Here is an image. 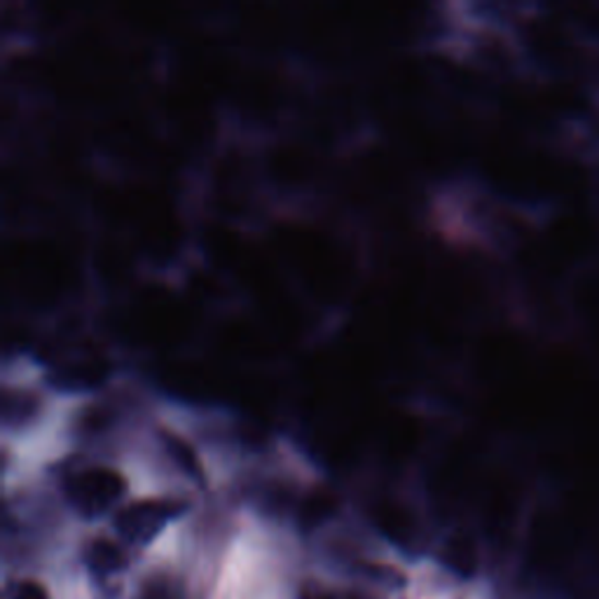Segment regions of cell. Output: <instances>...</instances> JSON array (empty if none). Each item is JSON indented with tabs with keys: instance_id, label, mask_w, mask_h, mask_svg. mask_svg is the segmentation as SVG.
<instances>
[{
	"instance_id": "obj_8",
	"label": "cell",
	"mask_w": 599,
	"mask_h": 599,
	"mask_svg": "<svg viewBox=\"0 0 599 599\" xmlns=\"http://www.w3.org/2000/svg\"><path fill=\"white\" fill-rule=\"evenodd\" d=\"M87 562H89L92 570L108 574V572H118L120 570V566L124 564V555H122V550L112 541L96 539L87 548Z\"/></svg>"
},
{
	"instance_id": "obj_1",
	"label": "cell",
	"mask_w": 599,
	"mask_h": 599,
	"mask_svg": "<svg viewBox=\"0 0 599 599\" xmlns=\"http://www.w3.org/2000/svg\"><path fill=\"white\" fill-rule=\"evenodd\" d=\"M127 480L112 466H87L67 480V496L83 515H101L124 496Z\"/></svg>"
},
{
	"instance_id": "obj_5",
	"label": "cell",
	"mask_w": 599,
	"mask_h": 599,
	"mask_svg": "<svg viewBox=\"0 0 599 599\" xmlns=\"http://www.w3.org/2000/svg\"><path fill=\"white\" fill-rule=\"evenodd\" d=\"M443 562L459 576H474L478 570V548L468 534L459 531L443 546Z\"/></svg>"
},
{
	"instance_id": "obj_2",
	"label": "cell",
	"mask_w": 599,
	"mask_h": 599,
	"mask_svg": "<svg viewBox=\"0 0 599 599\" xmlns=\"http://www.w3.org/2000/svg\"><path fill=\"white\" fill-rule=\"evenodd\" d=\"M183 511L181 501L173 499H141L124 506L116 515V529L134 543H148Z\"/></svg>"
},
{
	"instance_id": "obj_7",
	"label": "cell",
	"mask_w": 599,
	"mask_h": 599,
	"mask_svg": "<svg viewBox=\"0 0 599 599\" xmlns=\"http://www.w3.org/2000/svg\"><path fill=\"white\" fill-rule=\"evenodd\" d=\"M337 501L328 492H314L304 499V504L300 508V523L304 529H314L321 523H326L328 517L335 513Z\"/></svg>"
},
{
	"instance_id": "obj_4",
	"label": "cell",
	"mask_w": 599,
	"mask_h": 599,
	"mask_svg": "<svg viewBox=\"0 0 599 599\" xmlns=\"http://www.w3.org/2000/svg\"><path fill=\"white\" fill-rule=\"evenodd\" d=\"M159 441H161V447H165V452H167V457L178 468H181V471L190 480L204 484V480H206L204 464H202L197 447L190 443V439H185L183 433H178L173 429H159Z\"/></svg>"
},
{
	"instance_id": "obj_9",
	"label": "cell",
	"mask_w": 599,
	"mask_h": 599,
	"mask_svg": "<svg viewBox=\"0 0 599 599\" xmlns=\"http://www.w3.org/2000/svg\"><path fill=\"white\" fill-rule=\"evenodd\" d=\"M17 599H47V592L40 583L24 580L17 590Z\"/></svg>"
},
{
	"instance_id": "obj_6",
	"label": "cell",
	"mask_w": 599,
	"mask_h": 599,
	"mask_svg": "<svg viewBox=\"0 0 599 599\" xmlns=\"http://www.w3.org/2000/svg\"><path fill=\"white\" fill-rule=\"evenodd\" d=\"M375 523L380 531L396 543H406L412 537V515L398 504H380L375 511Z\"/></svg>"
},
{
	"instance_id": "obj_10",
	"label": "cell",
	"mask_w": 599,
	"mask_h": 599,
	"mask_svg": "<svg viewBox=\"0 0 599 599\" xmlns=\"http://www.w3.org/2000/svg\"><path fill=\"white\" fill-rule=\"evenodd\" d=\"M145 599H169V595L165 590H157V588H148L145 590Z\"/></svg>"
},
{
	"instance_id": "obj_3",
	"label": "cell",
	"mask_w": 599,
	"mask_h": 599,
	"mask_svg": "<svg viewBox=\"0 0 599 599\" xmlns=\"http://www.w3.org/2000/svg\"><path fill=\"white\" fill-rule=\"evenodd\" d=\"M45 412L43 394L34 386L17 384L5 386L3 392V427L8 433L34 431Z\"/></svg>"
}]
</instances>
